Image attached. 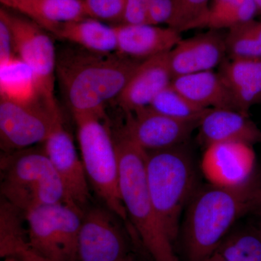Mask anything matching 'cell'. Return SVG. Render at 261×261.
I'll list each match as a JSON object with an SVG mask.
<instances>
[{
  "instance_id": "44dd1931",
  "label": "cell",
  "mask_w": 261,
  "mask_h": 261,
  "mask_svg": "<svg viewBox=\"0 0 261 261\" xmlns=\"http://www.w3.org/2000/svg\"><path fill=\"white\" fill-rule=\"evenodd\" d=\"M0 97L25 106L45 101L35 73L16 56L0 63Z\"/></svg>"
},
{
  "instance_id": "4fadbf2b",
  "label": "cell",
  "mask_w": 261,
  "mask_h": 261,
  "mask_svg": "<svg viewBox=\"0 0 261 261\" xmlns=\"http://www.w3.org/2000/svg\"><path fill=\"white\" fill-rule=\"evenodd\" d=\"M123 132L146 152L181 145L199 123L174 119L147 107L126 113Z\"/></svg>"
},
{
  "instance_id": "d6986e66",
  "label": "cell",
  "mask_w": 261,
  "mask_h": 261,
  "mask_svg": "<svg viewBox=\"0 0 261 261\" xmlns=\"http://www.w3.org/2000/svg\"><path fill=\"white\" fill-rule=\"evenodd\" d=\"M222 75L231 90L239 111L249 115L261 102V58H230L221 64Z\"/></svg>"
},
{
  "instance_id": "9a60e30c",
  "label": "cell",
  "mask_w": 261,
  "mask_h": 261,
  "mask_svg": "<svg viewBox=\"0 0 261 261\" xmlns=\"http://www.w3.org/2000/svg\"><path fill=\"white\" fill-rule=\"evenodd\" d=\"M225 37L217 30H209L187 39H181L168 53L173 78L213 70L224 61Z\"/></svg>"
},
{
  "instance_id": "74e56055",
  "label": "cell",
  "mask_w": 261,
  "mask_h": 261,
  "mask_svg": "<svg viewBox=\"0 0 261 261\" xmlns=\"http://www.w3.org/2000/svg\"><path fill=\"white\" fill-rule=\"evenodd\" d=\"M257 7L258 11H261V0H254Z\"/></svg>"
},
{
  "instance_id": "3957f363",
  "label": "cell",
  "mask_w": 261,
  "mask_h": 261,
  "mask_svg": "<svg viewBox=\"0 0 261 261\" xmlns=\"http://www.w3.org/2000/svg\"><path fill=\"white\" fill-rule=\"evenodd\" d=\"M119 161V189L127 216L153 261H179L173 242L156 212L147 188L146 151L123 130L114 137Z\"/></svg>"
},
{
  "instance_id": "6da1fadb",
  "label": "cell",
  "mask_w": 261,
  "mask_h": 261,
  "mask_svg": "<svg viewBox=\"0 0 261 261\" xmlns=\"http://www.w3.org/2000/svg\"><path fill=\"white\" fill-rule=\"evenodd\" d=\"M142 61L117 51L101 54L83 48L60 53L56 74L73 115H106V103L118 97Z\"/></svg>"
},
{
  "instance_id": "7402d4cb",
  "label": "cell",
  "mask_w": 261,
  "mask_h": 261,
  "mask_svg": "<svg viewBox=\"0 0 261 261\" xmlns=\"http://www.w3.org/2000/svg\"><path fill=\"white\" fill-rule=\"evenodd\" d=\"M56 35L92 53L109 54L118 49L115 27L92 18L62 24Z\"/></svg>"
},
{
  "instance_id": "1f68e13d",
  "label": "cell",
  "mask_w": 261,
  "mask_h": 261,
  "mask_svg": "<svg viewBox=\"0 0 261 261\" xmlns=\"http://www.w3.org/2000/svg\"><path fill=\"white\" fill-rule=\"evenodd\" d=\"M15 56L13 35L8 23L0 18V63Z\"/></svg>"
},
{
  "instance_id": "e575fe53",
  "label": "cell",
  "mask_w": 261,
  "mask_h": 261,
  "mask_svg": "<svg viewBox=\"0 0 261 261\" xmlns=\"http://www.w3.org/2000/svg\"><path fill=\"white\" fill-rule=\"evenodd\" d=\"M206 261H228L226 260L225 257H223L222 255H221V254L219 253L218 252H215L214 255H212L210 257V258L208 259V260Z\"/></svg>"
},
{
  "instance_id": "cb8c5ba5",
  "label": "cell",
  "mask_w": 261,
  "mask_h": 261,
  "mask_svg": "<svg viewBox=\"0 0 261 261\" xmlns=\"http://www.w3.org/2000/svg\"><path fill=\"white\" fill-rule=\"evenodd\" d=\"M25 213L1 198L0 203V257L12 256L19 247L28 243L24 227Z\"/></svg>"
},
{
  "instance_id": "4316f807",
  "label": "cell",
  "mask_w": 261,
  "mask_h": 261,
  "mask_svg": "<svg viewBox=\"0 0 261 261\" xmlns=\"http://www.w3.org/2000/svg\"><path fill=\"white\" fill-rule=\"evenodd\" d=\"M228 261H261V240L256 229L228 237L217 251Z\"/></svg>"
},
{
  "instance_id": "f35d334b",
  "label": "cell",
  "mask_w": 261,
  "mask_h": 261,
  "mask_svg": "<svg viewBox=\"0 0 261 261\" xmlns=\"http://www.w3.org/2000/svg\"><path fill=\"white\" fill-rule=\"evenodd\" d=\"M125 261H135V260H134V259L132 258V257L130 256L129 257H128V258H127L126 260Z\"/></svg>"
},
{
  "instance_id": "8992f818",
  "label": "cell",
  "mask_w": 261,
  "mask_h": 261,
  "mask_svg": "<svg viewBox=\"0 0 261 261\" xmlns=\"http://www.w3.org/2000/svg\"><path fill=\"white\" fill-rule=\"evenodd\" d=\"M77 127L81 159L91 188L105 207L128 221L119 189V161L106 115H73Z\"/></svg>"
},
{
  "instance_id": "277c9868",
  "label": "cell",
  "mask_w": 261,
  "mask_h": 261,
  "mask_svg": "<svg viewBox=\"0 0 261 261\" xmlns=\"http://www.w3.org/2000/svg\"><path fill=\"white\" fill-rule=\"evenodd\" d=\"M145 171L151 200L174 243L184 209L198 190L195 163L188 151L178 145L146 152Z\"/></svg>"
},
{
  "instance_id": "d6a6232c",
  "label": "cell",
  "mask_w": 261,
  "mask_h": 261,
  "mask_svg": "<svg viewBox=\"0 0 261 261\" xmlns=\"http://www.w3.org/2000/svg\"><path fill=\"white\" fill-rule=\"evenodd\" d=\"M12 256L18 257L21 261H55L39 255L29 246V243L18 247L14 255Z\"/></svg>"
},
{
  "instance_id": "5bb4252c",
  "label": "cell",
  "mask_w": 261,
  "mask_h": 261,
  "mask_svg": "<svg viewBox=\"0 0 261 261\" xmlns=\"http://www.w3.org/2000/svg\"><path fill=\"white\" fill-rule=\"evenodd\" d=\"M168 53L142 61L117 97L126 113L149 107L152 100L172 83Z\"/></svg>"
},
{
  "instance_id": "9c48e42d",
  "label": "cell",
  "mask_w": 261,
  "mask_h": 261,
  "mask_svg": "<svg viewBox=\"0 0 261 261\" xmlns=\"http://www.w3.org/2000/svg\"><path fill=\"white\" fill-rule=\"evenodd\" d=\"M62 116L58 104L25 106L0 99V144L5 153L43 144Z\"/></svg>"
},
{
  "instance_id": "d4e9b609",
  "label": "cell",
  "mask_w": 261,
  "mask_h": 261,
  "mask_svg": "<svg viewBox=\"0 0 261 261\" xmlns=\"http://www.w3.org/2000/svg\"><path fill=\"white\" fill-rule=\"evenodd\" d=\"M149 107L170 118L194 123H200L209 110L190 102L171 84L154 98Z\"/></svg>"
},
{
  "instance_id": "30bf717a",
  "label": "cell",
  "mask_w": 261,
  "mask_h": 261,
  "mask_svg": "<svg viewBox=\"0 0 261 261\" xmlns=\"http://www.w3.org/2000/svg\"><path fill=\"white\" fill-rule=\"evenodd\" d=\"M116 217L106 207L94 206L83 211L78 261H125L130 257Z\"/></svg>"
},
{
  "instance_id": "5b68a950",
  "label": "cell",
  "mask_w": 261,
  "mask_h": 261,
  "mask_svg": "<svg viewBox=\"0 0 261 261\" xmlns=\"http://www.w3.org/2000/svg\"><path fill=\"white\" fill-rule=\"evenodd\" d=\"M0 166L1 198L24 213L42 205L71 204L59 175L43 148L29 147L4 152Z\"/></svg>"
},
{
  "instance_id": "83f0119b",
  "label": "cell",
  "mask_w": 261,
  "mask_h": 261,
  "mask_svg": "<svg viewBox=\"0 0 261 261\" xmlns=\"http://www.w3.org/2000/svg\"><path fill=\"white\" fill-rule=\"evenodd\" d=\"M210 0H175L174 13L168 27L179 32L188 30L208 9Z\"/></svg>"
},
{
  "instance_id": "ac0fdd59",
  "label": "cell",
  "mask_w": 261,
  "mask_h": 261,
  "mask_svg": "<svg viewBox=\"0 0 261 261\" xmlns=\"http://www.w3.org/2000/svg\"><path fill=\"white\" fill-rule=\"evenodd\" d=\"M171 85L198 107L240 111L231 90L219 72L207 70L175 77Z\"/></svg>"
},
{
  "instance_id": "e0dca14e",
  "label": "cell",
  "mask_w": 261,
  "mask_h": 261,
  "mask_svg": "<svg viewBox=\"0 0 261 261\" xmlns=\"http://www.w3.org/2000/svg\"><path fill=\"white\" fill-rule=\"evenodd\" d=\"M116 29L118 49L121 56L145 61L169 53L181 40L180 32L149 24H118Z\"/></svg>"
},
{
  "instance_id": "f546056e",
  "label": "cell",
  "mask_w": 261,
  "mask_h": 261,
  "mask_svg": "<svg viewBox=\"0 0 261 261\" xmlns=\"http://www.w3.org/2000/svg\"><path fill=\"white\" fill-rule=\"evenodd\" d=\"M175 0H151L147 12V24H169L174 13Z\"/></svg>"
},
{
  "instance_id": "603a6c76",
  "label": "cell",
  "mask_w": 261,
  "mask_h": 261,
  "mask_svg": "<svg viewBox=\"0 0 261 261\" xmlns=\"http://www.w3.org/2000/svg\"><path fill=\"white\" fill-rule=\"evenodd\" d=\"M257 11L254 0H212L207 12L192 23L188 30L229 29L254 20Z\"/></svg>"
},
{
  "instance_id": "484cf974",
  "label": "cell",
  "mask_w": 261,
  "mask_h": 261,
  "mask_svg": "<svg viewBox=\"0 0 261 261\" xmlns=\"http://www.w3.org/2000/svg\"><path fill=\"white\" fill-rule=\"evenodd\" d=\"M225 42L229 58H261V21L252 20L228 29Z\"/></svg>"
},
{
  "instance_id": "7a4b0ae2",
  "label": "cell",
  "mask_w": 261,
  "mask_h": 261,
  "mask_svg": "<svg viewBox=\"0 0 261 261\" xmlns=\"http://www.w3.org/2000/svg\"><path fill=\"white\" fill-rule=\"evenodd\" d=\"M255 184L243 188L214 186L198 189L187 206L183 240L188 261H206L217 251L228 230L253 211Z\"/></svg>"
},
{
  "instance_id": "d590c367",
  "label": "cell",
  "mask_w": 261,
  "mask_h": 261,
  "mask_svg": "<svg viewBox=\"0 0 261 261\" xmlns=\"http://www.w3.org/2000/svg\"><path fill=\"white\" fill-rule=\"evenodd\" d=\"M2 261H21L16 256H8L3 258Z\"/></svg>"
},
{
  "instance_id": "8d00e7d4",
  "label": "cell",
  "mask_w": 261,
  "mask_h": 261,
  "mask_svg": "<svg viewBox=\"0 0 261 261\" xmlns=\"http://www.w3.org/2000/svg\"><path fill=\"white\" fill-rule=\"evenodd\" d=\"M258 212L260 213V214L261 215V210H259ZM256 231L257 233H258L259 237H260L261 240V219L260 223H259L258 224V227L256 228Z\"/></svg>"
},
{
  "instance_id": "52a82bcc",
  "label": "cell",
  "mask_w": 261,
  "mask_h": 261,
  "mask_svg": "<svg viewBox=\"0 0 261 261\" xmlns=\"http://www.w3.org/2000/svg\"><path fill=\"white\" fill-rule=\"evenodd\" d=\"M83 211L68 203L34 207L25 213L29 246L55 261H78L79 234Z\"/></svg>"
},
{
  "instance_id": "ba28073f",
  "label": "cell",
  "mask_w": 261,
  "mask_h": 261,
  "mask_svg": "<svg viewBox=\"0 0 261 261\" xmlns=\"http://www.w3.org/2000/svg\"><path fill=\"white\" fill-rule=\"evenodd\" d=\"M0 18L11 31L15 56L35 73L44 100L56 105L54 92L57 55L51 38L45 29L27 17L2 8Z\"/></svg>"
},
{
  "instance_id": "836d02e7",
  "label": "cell",
  "mask_w": 261,
  "mask_h": 261,
  "mask_svg": "<svg viewBox=\"0 0 261 261\" xmlns=\"http://www.w3.org/2000/svg\"><path fill=\"white\" fill-rule=\"evenodd\" d=\"M252 207L254 210H261V185L257 186L252 197Z\"/></svg>"
},
{
  "instance_id": "4dcf8cb0",
  "label": "cell",
  "mask_w": 261,
  "mask_h": 261,
  "mask_svg": "<svg viewBox=\"0 0 261 261\" xmlns=\"http://www.w3.org/2000/svg\"><path fill=\"white\" fill-rule=\"evenodd\" d=\"M151 0H126L121 24H147V12Z\"/></svg>"
},
{
  "instance_id": "2e32d148",
  "label": "cell",
  "mask_w": 261,
  "mask_h": 261,
  "mask_svg": "<svg viewBox=\"0 0 261 261\" xmlns=\"http://www.w3.org/2000/svg\"><path fill=\"white\" fill-rule=\"evenodd\" d=\"M197 140L207 147L214 144L238 142L261 143V129L249 115L231 109H209L199 123Z\"/></svg>"
},
{
  "instance_id": "7c38bea8",
  "label": "cell",
  "mask_w": 261,
  "mask_h": 261,
  "mask_svg": "<svg viewBox=\"0 0 261 261\" xmlns=\"http://www.w3.org/2000/svg\"><path fill=\"white\" fill-rule=\"evenodd\" d=\"M43 144V149L63 182L68 200L84 211L90 201L91 187L82 159L62 118Z\"/></svg>"
},
{
  "instance_id": "8fae6325",
  "label": "cell",
  "mask_w": 261,
  "mask_h": 261,
  "mask_svg": "<svg viewBox=\"0 0 261 261\" xmlns=\"http://www.w3.org/2000/svg\"><path fill=\"white\" fill-rule=\"evenodd\" d=\"M255 154L252 145L223 142L206 147L201 168L214 186L238 189L253 185Z\"/></svg>"
},
{
  "instance_id": "f1b7e54d",
  "label": "cell",
  "mask_w": 261,
  "mask_h": 261,
  "mask_svg": "<svg viewBox=\"0 0 261 261\" xmlns=\"http://www.w3.org/2000/svg\"><path fill=\"white\" fill-rule=\"evenodd\" d=\"M83 3L88 18L120 24L123 22L126 0H83Z\"/></svg>"
},
{
  "instance_id": "ffe728a7",
  "label": "cell",
  "mask_w": 261,
  "mask_h": 261,
  "mask_svg": "<svg viewBox=\"0 0 261 261\" xmlns=\"http://www.w3.org/2000/svg\"><path fill=\"white\" fill-rule=\"evenodd\" d=\"M56 35L62 24L88 18L83 0H0Z\"/></svg>"
}]
</instances>
